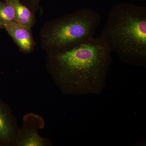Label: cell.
I'll list each match as a JSON object with an SVG mask.
<instances>
[{"label":"cell","mask_w":146,"mask_h":146,"mask_svg":"<svg viewBox=\"0 0 146 146\" xmlns=\"http://www.w3.org/2000/svg\"><path fill=\"white\" fill-rule=\"evenodd\" d=\"M112 52L100 37L54 54L53 73L63 94L100 95L112 63Z\"/></svg>","instance_id":"cell-1"},{"label":"cell","mask_w":146,"mask_h":146,"mask_svg":"<svg viewBox=\"0 0 146 146\" xmlns=\"http://www.w3.org/2000/svg\"><path fill=\"white\" fill-rule=\"evenodd\" d=\"M101 38L129 65L146 67V7L119 3L110 10Z\"/></svg>","instance_id":"cell-2"},{"label":"cell","mask_w":146,"mask_h":146,"mask_svg":"<svg viewBox=\"0 0 146 146\" xmlns=\"http://www.w3.org/2000/svg\"><path fill=\"white\" fill-rule=\"evenodd\" d=\"M101 21L93 9H79L54 23L47 33V45L54 54L70 49L92 39Z\"/></svg>","instance_id":"cell-3"},{"label":"cell","mask_w":146,"mask_h":146,"mask_svg":"<svg viewBox=\"0 0 146 146\" xmlns=\"http://www.w3.org/2000/svg\"><path fill=\"white\" fill-rule=\"evenodd\" d=\"M4 28L20 47L25 52H29L33 45L30 28L16 23L11 22L4 24Z\"/></svg>","instance_id":"cell-4"},{"label":"cell","mask_w":146,"mask_h":146,"mask_svg":"<svg viewBox=\"0 0 146 146\" xmlns=\"http://www.w3.org/2000/svg\"><path fill=\"white\" fill-rule=\"evenodd\" d=\"M5 2L14 9L15 22L29 28L33 25V18L31 12L19 0H5Z\"/></svg>","instance_id":"cell-5"},{"label":"cell","mask_w":146,"mask_h":146,"mask_svg":"<svg viewBox=\"0 0 146 146\" xmlns=\"http://www.w3.org/2000/svg\"><path fill=\"white\" fill-rule=\"evenodd\" d=\"M13 136L12 125L7 112L0 104V139L9 141Z\"/></svg>","instance_id":"cell-6"},{"label":"cell","mask_w":146,"mask_h":146,"mask_svg":"<svg viewBox=\"0 0 146 146\" xmlns=\"http://www.w3.org/2000/svg\"><path fill=\"white\" fill-rule=\"evenodd\" d=\"M15 21L13 7L6 2L0 1V22L4 25Z\"/></svg>","instance_id":"cell-7"},{"label":"cell","mask_w":146,"mask_h":146,"mask_svg":"<svg viewBox=\"0 0 146 146\" xmlns=\"http://www.w3.org/2000/svg\"><path fill=\"white\" fill-rule=\"evenodd\" d=\"M20 139V145L24 146H43L44 142L36 133H25Z\"/></svg>","instance_id":"cell-8"},{"label":"cell","mask_w":146,"mask_h":146,"mask_svg":"<svg viewBox=\"0 0 146 146\" xmlns=\"http://www.w3.org/2000/svg\"><path fill=\"white\" fill-rule=\"evenodd\" d=\"M2 28H4L3 24L1 22H0V29Z\"/></svg>","instance_id":"cell-9"}]
</instances>
